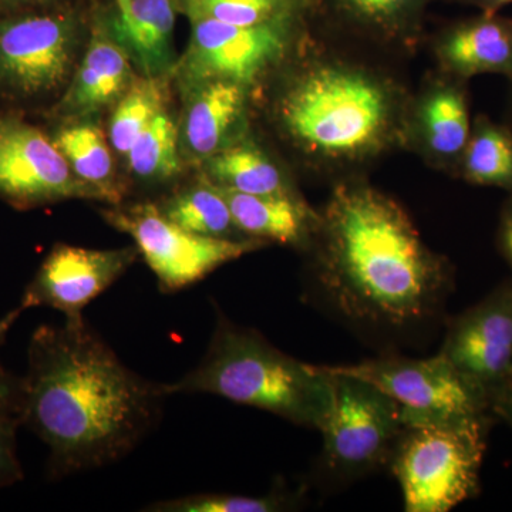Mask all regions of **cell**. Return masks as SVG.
Returning <instances> with one entry per match:
<instances>
[{"instance_id":"1","label":"cell","mask_w":512,"mask_h":512,"mask_svg":"<svg viewBox=\"0 0 512 512\" xmlns=\"http://www.w3.org/2000/svg\"><path fill=\"white\" fill-rule=\"evenodd\" d=\"M308 247L309 299L363 339L394 348L417 342L443 320L453 268L383 192L340 185Z\"/></svg>"},{"instance_id":"2","label":"cell","mask_w":512,"mask_h":512,"mask_svg":"<svg viewBox=\"0 0 512 512\" xmlns=\"http://www.w3.org/2000/svg\"><path fill=\"white\" fill-rule=\"evenodd\" d=\"M22 380V426L49 448L52 478L123 460L157 427L170 396L124 365L83 316L33 332Z\"/></svg>"},{"instance_id":"3","label":"cell","mask_w":512,"mask_h":512,"mask_svg":"<svg viewBox=\"0 0 512 512\" xmlns=\"http://www.w3.org/2000/svg\"><path fill=\"white\" fill-rule=\"evenodd\" d=\"M165 389L168 394H214L315 430L330 403L329 375L323 366L299 362L222 312L201 362Z\"/></svg>"},{"instance_id":"4","label":"cell","mask_w":512,"mask_h":512,"mask_svg":"<svg viewBox=\"0 0 512 512\" xmlns=\"http://www.w3.org/2000/svg\"><path fill=\"white\" fill-rule=\"evenodd\" d=\"M286 134L306 153L356 160L376 153L392 133L396 103L373 74L342 64L303 73L279 106Z\"/></svg>"},{"instance_id":"5","label":"cell","mask_w":512,"mask_h":512,"mask_svg":"<svg viewBox=\"0 0 512 512\" xmlns=\"http://www.w3.org/2000/svg\"><path fill=\"white\" fill-rule=\"evenodd\" d=\"M494 420L404 424L387 466L402 488L404 511L448 512L476 497Z\"/></svg>"},{"instance_id":"6","label":"cell","mask_w":512,"mask_h":512,"mask_svg":"<svg viewBox=\"0 0 512 512\" xmlns=\"http://www.w3.org/2000/svg\"><path fill=\"white\" fill-rule=\"evenodd\" d=\"M330 403L320 424L319 470L330 484L355 483L389 466L404 429L402 407L375 384L323 366Z\"/></svg>"},{"instance_id":"7","label":"cell","mask_w":512,"mask_h":512,"mask_svg":"<svg viewBox=\"0 0 512 512\" xmlns=\"http://www.w3.org/2000/svg\"><path fill=\"white\" fill-rule=\"evenodd\" d=\"M84 23L73 3L0 18V93L29 101L66 89L77 67Z\"/></svg>"},{"instance_id":"8","label":"cell","mask_w":512,"mask_h":512,"mask_svg":"<svg viewBox=\"0 0 512 512\" xmlns=\"http://www.w3.org/2000/svg\"><path fill=\"white\" fill-rule=\"evenodd\" d=\"M104 220L127 234L156 275L163 292L181 291L202 281L215 269L264 247L259 239L202 237L178 227L156 202L117 204L101 211Z\"/></svg>"},{"instance_id":"9","label":"cell","mask_w":512,"mask_h":512,"mask_svg":"<svg viewBox=\"0 0 512 512\" xmlns=\"http://www.w3.org/2000/svg\"><path fill=\"white\" fill-rule=\"evenodd\" d=\"M375 384L402 407L404 423H437L494 416L487 396L444 357L383 356L357 365L333 366Z\"/></svg>"},{"instance_id":"10","label":"cell","mask_w":512,"mask_h":512,"mask_svg":"<svg viewBox=\"0 0 512 512\" xmlns=\"http://www.w3.org/2000/svg\"><path fill=\"white\" fill-rule=\"evenodd\" d=\"M305 12L255 26L190 20V43L175 70L187 87L214 79L247 86L279 59Z\"/></svg>"},{"instance_id":"11","label":"cell","mask_w":512,"mask_h":512,"mask_svg":"<svg viewBox=\"0 0 512 512\" xmlns=\"http://www.w3.org/2000/svg\"><path fill=\"white\" fill-rule=\"evenodd\" d=\"M0 198L16 210L66 200L99 201L74 175L52 136L16 114H0Z\"/></svg>"},{"instance_id":"12","label":"cell","mask_w":512,"mask_h":512,"mask_svg":"<svg viewBox=\"0 0 512 512\" xmlns=\"http://www.w3.org/2000/svg\"><path fill=\"white\" fill-rule=\"evenodd\" d=\"M437 353L488 402L512 386V278L451 319Z\"/></svg>"},{"instance_id":"13","label":"cell","mask_w":512,"mask_h":512,"mask_svg":"<svg viewBox=\"0 0 512 512\" xmlns=\"http://www.w3.org/2000/svg\"><path fill=\"white\" fill-rule=\"evenodd\" d=\"M137 247L90 249L57 244L32 281L26 286L19 306L52 308L64 319L83 316V309L126 274L137 261Z\"/></svg>"},{"instance_id":"14","label":"cell","mask_w":512,"mask_h":512,"mask_svg":"<svg viewBox=\"0 0 512 512\" xmlns=\"http://www.w3.org/2000/svg\"><path fill=\"white\" fill-rule=\"evenodd\" d=\"M89 42L53 110L59 119H87L114 106L136 79L133 62L113 36L103 5L90 10Z\"/></svg>"},{"instance_id":"15","label":"cell","mask_w":512,"mask_h":512,"mask_svg":"<svg viewBox=\"0 0 512 512\" xmlns=\"http://www.w3.org/2000/svg\"><path fill=\"white\" fill-rule=\"evenodd\" d=\"M103 8L111 33L143 76L175 69L177 0H110Z\"/></svg>"},{"instance_id":"16","label":"cell","mask_w":512,"mask_h":512,"mask_svg":"<svg viewBox=\"0 0 512 512\" xmlns=\"http://www.w3.org/2000/svg\"><path fill=\"white\" fill-rule=\"evenodd\" d=\"M437 53L454 79L501 74L512 80V19L480 13L453 23L441 33Z\"/></svg>"},{"instance_id":"17","label":"cell","mask_w":512,"mask_h":512,"mask_svg":"<svg viewBox=\"0 0 512 512\" xmlns=\"http://www.w3.org/2000/svg\"><path fill=\"white\" fill-rule=\"evenodd\" d=\"M181 150L192 160L205 161L222 148L244 116L245 86L231 80H205L188 86Z\"/></svg>"},{"instance_id":"18","label":"cell","mask_w":512,"mask_h":512,"mask_svg":"<svg viewBox=\"0 0 512 512\" xmlns=\"http://www.w3.org/2000/svg\"><path fill=\"white\" fill-rule=\"evenodd\" d=\"M218 187V185H217ZM244 237L308 247L319 217L295 194H244L218 187Z\"/></svg>"},{"instance_id":"19","label":"cell","mask_w":512,"mask_h":512,"mask_svg":"<svg viewBox=\"0 0 512 512\" xmlns=\"http://www.w3.org/2000/svg\"><path fill=\"white\" fill-rule=\"evenodd\" d=\"M74 175L96 192L99 201L110 205L123 202V184L117 177L113 148L107 134L87 119L66 120L50 134Z\"/></svg>"},{"instance_id":"20","label":"cell","mask_w":512,"mask_h":512,"mask_svg":"<svg viewBox=\"0 0 512 512\" xmlns=\"http://www.w3.org/2000/svg\"><path fill=\"white\" fill-rule=\"evenodd\" d=\"M458 82L463 80L453 77V82L437 86L427 94L420 111L421 136L427 150L441 163L456 168L473 130L467 94Z\"/></svg>"},{"instance_id":"21","label":"cell","mask_w":512,"mask_h":512,"mask_svg":"<svg viewBox=\"0 0 512 512\" xmlns=\"http://www.w3.org/2000/svg\"><path fill=\"white\" fill-rule=\"evenodd\" d=\"M212 184L244 194H293L274 161L254 144H229L202 161Z\"/></svg>"},{"instance_id":"22","label":"cell","mask_w":512,"mask_h":512,"mask_svg":"<svg viewBox=\"0 0 512 512\" xmlns=\"http://www.w3.org/2000/svg\"><path fill=\"white\" fill-rule=\"evenodd\" d=\"M160 211L178 227L202 237L245 239L217 185L207 177L156 202Z\"/></svg>"},{"instance_id":"23","label":"cell","mask_w":512,"mask_h":512,"mask_svg":"<svg viewBox=\"0 0 512 512\" xmlns=\"http://www.w3.org/2000/svg\"><path fill=\"white\" fill-rule=\"evenodd\" d=\"M457 171L467 183L512 194V128L478 117Z\"/></svg>"},{"instance_id":"24","label":"cell","mask_w":512,"mask_h":512,"mask_svg":"<svg viewBox=\"0 0 512 512\" xmlns=\"http://www.w3.org/2000/svg\"><path fill=\"white\" fill-rule=\"evenodd\" d=\"M430 0H309L333 18L375 35H400L420 22Z\"/></svg>"},{"instance_id":"25","label":"cell","mask_w":512,"mask_h":512,"mask_svg":"<svg viewBox=\"0 0 512 512\" xmlns=\"http://www.w3.org/2000/svg\"><path fill=\"white\" fill-rule=\"evenodd\" d=\"M127 167L147 183L173 180L181 173L180 126L167 110L158 113L128 150Z\"/></svg>"},{"instance_id":"26","label":"cell","mask_w":512,"mask_h":512,"mask_svg":"<svg viewBox=\"0 0 512 512\" xmlns=\"http://www.w3.org/2000/svg\"><path fill=\"white\" fill-rule=\"evenodd\" d=\"M167 90L164 77L136 76L113 106L107 127L111 148L126 157L136 138L158 113L165 110Z\"/></svg>"},{"instance_id":"27","label":"cell","mask_w":512,"mask_h":512,"mask_svg":"<svg viewBox=\"0 0 512 512\" xmlns=\"http://www.w3.org/2000/svg\"><path fill=\"white\" fill-rule=\"evenodd\" d=\"M188 19L255 26L309 9V0H177Z\"/></svg>"},{"instance_id":"28","label":"cell","mask_w":512,"mask_h":512,"mask_svg":"<svg viewBox=\"0 0 512 512\" xmlns=\"http://www.w3.org/2000/svg\"><path fill=\"white\" fill-rule=\"evenodd\" d=\"M295 495L285 491L251 497L238 494H192L148 505V512H278L293 510Z\"/></svg>"},{"instance_id":"29","label":"cell","mask_w":512,"mask_h":512,"mask_svg":"<svg viewBox=\"0 0 512 512\" xmlns=\"http://www.w3.org/2000/svg\"><path fill=\"white\" fill-rule=\"evenodd\" d=\"M22 421L16 417H0V490L23 478L22 466L16 456V430Z\"/></svg>"},{"instance_id":"30","label":"cell","mask_w":512,"mask_h":512,"mask_svg":"<svg viewBox=\"0 0 512 512\" xmlns=\"http://www.w3.org/2000/svg\"><path fill=\"white\" fill-rule=\"evenodd\" d=\"M22 402V377L12 375L0 365V417H16L22 421Z\"/></svg>"},{"instance_id":"31","label":"cell","mask_w":512,"mask_h":512,"mask_svg":"<svg viewBox=\"0 0 512 512\" xmlns=\"http://www.w3.org/2000/svg\"><path fill=\"white\" fill-rule=\"evenodd\" d=\"M498 249L512 271V194L501 212L497 235Z\"/></svg>"},{"instance_id":"32","label":"cell","mask_w":512,"mask_h":512,"mask_svg":"<svg viewBox=\"0 0 512 512\" xmlns=\"http://www.w3.org/2000/svg\"><path fill=\"white\" fill-rule=\"evenodd\" d=\"M70 0H0V8L8 13L26 12V10H39L56 8V6L70 5Z\"/></svg>"},{"instance_id":"33","label":"cell","mask_w":512,"mask_h":512,"mask_svg":"<svg viewBox=\"0 0 512 512\" xmlns=\"http://www.w3.org/2000/svg\"><path fill=\"white\" fill-rule=\"evenodd\" d=\"M490 406L495 420L504 421L512 431V386L501 393L495 394L491 399Z\"/></svg>"},{"instance_id":"34","label":"cell","mask_w":512,"mask_h":512,"mask_svg":"<svg viewBox=\"0 0 512 512\" xmlns=\"http://www.w3.org/2000/svg\"><path fill=\"white\" fill-rule=\"evenodd\" d=\"M450 2L473 6V8L480 10L481 13H488V15L500 13V10L512 5V0H450Z\"/></svg>"},{"instance_id":"35","label":"cell","mask_w":512,"mask_h":512,"mask_svg":"<svg viewBox=\"0 0 512 512\" xmlns=\"http://www.w3.org/2000/svg\"><path fill=\"white\" fill-rule=\"evenodd\" d=\"M23 312L25 311H23V309L18 305L15 309H12V311L6 313L5 316L0 318V346L3 345L10 329L15 326V323L18 322V319L22 316Z\"/></svg>"},{"instance_id":"36","label":"cell","mask_w":512,"mask_h":512,"mask_svg":"<svg viewBox=\"0 0 512 512\" xmlns=\"http://www.w3.org/2000/svg\"><path fill=\"white\" fill-rule=\"evenodd\" d=\"M508 126H510L512 128V103H511V106H510V117H508Z\"/></svg>"}]
</instances>
